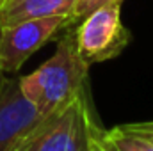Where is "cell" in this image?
Masks as SVG:
<instances>
[{
	"instance_id": "cell-7",
	"label": "cell",
	"mask_w": 153,
	"mask_h": 151,
	"mask_svg": "<svg viewBox=\"0 0 153 151\" xmlns=\"http://www.w3.org/2000/svg\"><path fill=\"white\" fill-rule=\"evenodd\" d=\"M103 139L112 146L114 151H153L152 141L134 135V133H128V132L121 130L119 126H114L111 130L103 128Z\"/></svg>"
},
{
	"instance_id": "cell-3",
	"label": "cell",
	"mask_w": 153,
	"mask_h": 151,
	"mask_svg": "<svg viewBox=\"0 0 153 151\" xmlns=\"http://www.w3.org/2000/svg\"><path fill=\"white\" fill-rule=\"evenodd\" d=\"M123 2L94 9L73 27L75 46L80 59L91 68L117 57L130 44V30L121 21Z\"/></svg>"
},
{
	"instance_id": "cell-11",
	"label": "cell",
	"mask_w": 153,
	"mask_h": 151,
	"mask_svg": "<svg viewBox=\"0 0 153 151\" xmlns=\"http://www.w3.org/2000/svg\"><path fill=\"white\" fill-rule=\"evenodd\" d=\"M100 141H102L103 148H105L107 151H114V150H112V146H111V144H109V142H107V141L103 139V126H100Z\"/></svg>"
},
{
	"instance_id": "cell-10",
	"label": "cell",
	"mask_w": 153,
	"mask_h": 151,
	"mask_svg": "<svg viewBox=\"0 0 153 151\" xmlns=\"http://www.w3.org/2000/svg\"><path fill=\"white\" fill-rule=\"evenodd\" d=\"M100 121L94 117L93 119V124H91V146H89V151H107L103 148L102 141H100Z\"/></svg>"
},
{
	"instance_id": "cell-12",
	"label": "cell",
	"mask_w": 153,
	"mask_h": 151,
	"mask_svg": "<svg viewBox=\"0 0 153 151\" xmlns=\"http://www.w3.org/2000/svg\"><path fill=\"white\" fill-rule=\"evenodd\" d=\"M2 2H4V0H0V4H2Z\"/></svg>"
},
{
	"instance_id": "cell-6",
	"label": "cell",
	"mask_w": 153,
	"mask_h": 151,
	"mask_svg": "<svg viewBox=\"0 0 153 151\" xmlns=\"http://www.w3.org/2000/svg\"><path fill=\"white\" fill-rule=\"evenodd\" d=\"M75 0H4L0 4V29L27 20L70 14Z\"/></svg>"
},
{
	"instance_id": "cell-2",
	"label": "cell",
	"mask_w": 153,
	"mask_h": 151,
	"mask_svg": "<svg viewBox=\"0 0 153 151\" xmlns=\"http://www.w3.org/2000/svg\"><path fill=\"white\" fill-rule=\"evenodd\" d=\"M87 85L64 109L45 115L16 151H89L94 114Z\"/></svg>"
},
{
	"instance_id": "cell-9",
	"label": "cell",
	"mask_w": 153,
	"mask_h": 151,
	"mask_svg": "<svg viewBox=\"0 0 153 151\" xmlns=\"http://www.w3.org/2000/svg\"><path fill=\"white\" fill-rule=\"evenodd\" d=\"M121 130L128 132V133H134V135H139V137H144L148 141L153 142V121H144V123H128V124H119Z\"/></svg>"
},
{
	"instance_id": "cell-8",
	"label": "cell",
	"mask_w": 153,
	"mask_h": 151,
	"mask_svg": "<svg viewBox=\"0 0 153 151\" xmlns=\"http://www.w3.org/2000/svg\"><path fill=\"white\" fill-rule=\"evenodd\" d=\"M116 2H123V0H75L71 11L68 14V29H73L75 25H78V21L84 20L94 9L109 5V4H116Z\"/></svg>"
},
{
	"instance_id": "cell-1",
	"label": "cell",
	"mask_w": 153,
	"mask_h": 151,
	"mask_svg": "<svg viewBox=\"0 0 153 151\" xmlns=\"http://www.w3.org/2000/svg\"><path fill=\"white\" fill-rule=\"evenodd\" d=\"M89 66L80 59L75 46L73 29H66L57 41L53 55L30 75L20 76L25 98L43 115L70 105L87 85Z\"/></svg>"
},
{
	"instance_id": "cell-4",
	"label": "cell",
	"mask_w": 153,
	"mask_h": 151,
	"mask_svg": "<svg viewBox=\"0 0 153 151\" xmlns=\"http://www.w3.org/2000/svg\"><path fill=\"white\" fill-rule=\"evenodd\" d=\"M68 29V14L20 21L0 29V73H16L27 59Z\"/></svg>"
},
{
	"instance_id": "cell-5",
	"label": "cell",
	"mask_w": 153,
	"mask_h": 151,
	"mask_svg": "<svg viewBox=\"0 0 153 151\" xmlns=\"http://www.w3.org/2000/svg\"><path fill=\"white\" fill-rule=\"evenodd\" d=\"M43 117L22 93L20 76H0V151H16Z\"/></svg>"
}]
</instances>
